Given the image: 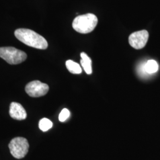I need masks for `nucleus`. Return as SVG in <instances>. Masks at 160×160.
I'll return each instance as SVG.
<instances>
[{"label": "nucleus", "instance_id": "1", "mask_svg": "<svg viewBox=\"0 0 160 160\" xmlns=\"http://www.w3.org/2000/svg\"><path fill=\"white\" fill-rule=\"evenodd\" d=\"M14 34L17 39L28 46L39 49H46L48 46L47 40L32 30L17 29L15 31Z\"/></svg>", "mask_w": 160, "mask_h": 160}, {"label": "nucleus", "instance_id": "2", "mask_svg": "<svg viewBox=\"0 0 160 160\" xmlns=\"http://www.w3.org/2000/svg\"><path fill=\"white\" fill-rule=\"evenodd\" d=\"M97 23V16L92 13H88L75 17L72 22V28L78 33L87 34L94 30Z\"/></svg>", "mask_w": 160, "mask_h": 160}, {"label": "nucleus", "instance_id": "3", "mask_svg": "<svg viewBox=\"0 0 160 160\" xmlns=\"http://www.w3.org/2000/svg\"><path fill=\"white\" fill-rule=\"evenodd\" d=\"M0 57L7 63L16 65L24 61L27 58V55L24 52L13 47H2L0 48Z\"/></svg>", "mask_w": 160, "mask_h": 160}, {"label": "nucleus", "instance_id": "4", "mask_svg": "<svg viewBox=\"0 0 160 160\" xmlns=\"http://www.w3.org/2000/svg\"><path fill=\"white\" fill-rule=\"evenodd\" d=\"M8 147L12 155L17 159L24 158L29 151V142L24 138H13L9 143Z\"/></svg>", "mask_w": 160, "mask_h": 160}, {"label": "nucleus", "instance_id": "5", "mask_svg": "<svg viewBox=\"0 0 160 160\" xmlns=\"http://www.w3.org/2000/svg\"><path fill=\"white\" fill-rule=\"evenodd\" d=\"M49 89V88L48 84L38 80L30 82L25 87L26 93L29 96L32 97L43 96L48 93Z\"/></svg>", "mask_w": 160, "mask_h": 160}, {"label": "nucleus", "instance_id": "6", "mask_svg": "<svg viewBox=\"0 0 160 160\" xmlns=\"http://www.w3.org/2000/svg\"><path fill=\"white\" fill-rule=\"evenodd\" d=\"M148 38V32L147 30H143L138 31L129 36V43L132 48L136 49H141L146 45Z\"/></svg>", "mask_w": 160, "mask_h": 160}, {"label": "nucleus", "instance_id": "7", "mask_svg": "<svg viewBox=\"0 0 160 160\" xmlns=\"http://www.w3.org/2000/svg\"><path fill=\"white\" fill-rule=\"evenodd\" d=\"M10 115L16 120H24L27 117V113L22 105L17 102H12L10 106Z\"/></svg>", "mask_w": 160, "mask_h": 160}, {"label": "nucleus", "instance_id": "8", "mask_svg": "<svg viewBox=\"0 0 160 160\" xmlns=\"http://www.w3.org/2000/svg\"><path fill=\"white\" fill-rule=\"evenodd\" d=\"M81 64L87 74H92V60L84 52L81 53Z\"/></svg>", "mask_w": 160, "mask_h": 160}, {"label": "nucleus", "instance_id": "9", "mask_svg": "<svg viewBox=\"0 0 160 160\" xmlns=\"http://www.w3.org/2000/svg\"><path fill=\"white\" fill-rule=\"evenodd\" d=\"M66 67L69 71L74 74H79L82 72V69L80 65L72 60L66 61Z\"/></svg>", "mask_w": 160, "mask_h": 160}, {"label": "nucleus", "instance_id": "10", "mask_svg": "<svg viewBox=\"0 0 160 160\" xmlns=\"http://www.w3.org/2000/svg\"><path fill=\"white\" fill-rule=\"evenodd\" d=\"M145 70L149 74H153L158 70V64L154 60H149L145 65Z\"/></svg>", "mask_w": 160, "mask_h": 160}, {"label": "nucleus", "instance_id": "11", "mask_svg": "<svg viewBox=\"0 0 160 160\" xmlns=\"http://www.w3.org/2000/svg\"><path fill=\"white\" fill-rule=\"evenodd\" d=\"M53 126V123L51 120L47 118H43L39 121V127L40 130L43 132L48 131Z\"/></svg>", "mask_w": 160, "mask_h": 160}, {"label": "nucleus", "instance_id": "12", "mask_svg": "<svg viewBox=\"0 0 160 160\" xmlns=\"http://www.w3.org/2000/svg\"><path fill=\"white\" fill-rule=\"evenodd\" d=\"M70 116V112L67 109H63L59 115V120L60 122H64Z\"/></svg>", "mask_w": 160, "mask_h": 160}]
</instances>
